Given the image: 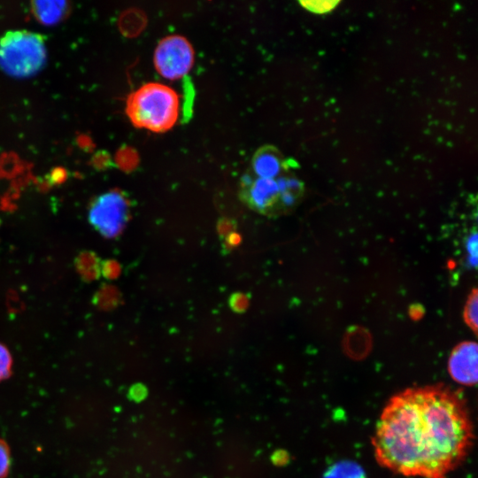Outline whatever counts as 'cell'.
I'll use <instances>...</instances> for the list:
<instances>
[{"instance_id": "9c48e42d", "label": "cell", "mask_w": 478, "mask_h": 478, "mask_svg": "<svg viewBox=\"0 0 478 478\" xmlns=\"http://www.w3.org/2000/svg\"><path fill=\"white\" fill-rule=\"evenodd\" d=\"M32 11L36 19L45 25L58 22L67 12L66 1H34Z\"/></svg>"}, {"instance_id": "ac0fdd59", "label": "cell", "mask_w": 478, "mask_h": 478, "mask_svg": "<svg viewBox=\"0 0 478 478\" xmlns=\"http://www.w3.org/2000/svg\"><path fill=\"white\" fill-rule=\"evenodd\" d=\"M241 242L240 235L235 231L229 234L223 239V251L225 253H228L232 249L236 247Z\"/></svg>"}, {"instance_id": "30bf717a", "label": "cell", "mask_w": 478, "mask_h": 478, "mask_svg": "<svg viewBox=\"0 0 478 478\" xmlns=\"http://www.w3.org/2000/svg\"><path fill=\"white\" fill-rule=\"evenodd\" d=\"M323 478H366L363 468L354 461L343 460L331 466Z\"/></svg>"}, {"instance_id": "d6986e66", "label": "cell", "mask_w": 478, "mask_h": 478, "mask_svg": "<svg viewBox=\"0 0 478 478\" xmlns=\"http://www.w3.org/2000/svg\"><path fill=\"white\" fill-rule=\"evenodd\" d=\"M146 395V388L141 383L133 385L129 389V397L135 401H142Z\"/></svg>"}, {"instance_id": "3957f363", "label": "cell", "mask_w": 478, "mask_h": 478, "mask_svg": "<svg viewBox=\"0 0 478 478\" xmlns=\"http://www.w3.org/2000/svg\"><path fill=\"white\" fill-rule=\"evenodd\" d=\"M47 58L45 38L28 30H12L0 38V68L12 77H29Z\"/></svg>"}, {"instance_id": "5b68a950", "label": "cell", "mask_w": 478, "mask_h": 478, "mask_svg": "<svg viewBox=\"0 0 478 478\" xmlns=\"http://www.w3.org/2000/svg\"><path fill=\"white\" fill-rule=\"evenodd\" d=\"M194 63V50L189 41L170 35L160 41L154 53L157 71L171 80L185 76Z\"/></svg>"}, {"instance_id": "e0dca14e", "label": "cell", "mask_w": 478, "mask_h": 478, "mask_svg": "<svg viewBox=\"0 0 478 478\" xmlns=\"http://www.w3.org/2000/svg\"><path fill=\"white\" fill-rule=\"evenodd\" d=\"M10 466L9 449L4 442L0 440V478H3L8 472Z\"/></svg>"}, {"instance_id": "52a82bcc", "label": "cell", "mask_w": 478, "mask_h": 478, "mask_svg": "<svg viewBox=\"0 0 478 478\" xmlns=\"http://www.w3.org/2000/svg\"><path fill=\"white\" fill-rule=\"evenodd\" d=\"M478 347L476 343L466 341L459 343L451 351L448 371L456 382L473 386L477 382Z\"/></svg>"}, {"instance_id": "44dd1931", "label": "cell", "mask_w": 478, "mask_h": 478, "mask_svg": "<svg viewBox=\"0 0 478 478\" xmlns=\"http://www.w3.org/2000/svg\"><path fill=\"white\" fill-rule=\"evenodd\" d=\"M423 313V307L420 305H414L410 308V315L413 320H418L421 318Z\"/></svg>"}, {"instance_id": "8fae6325", "label": "cell", "mask_w": 478, "mask_h": 478, "mask_svg": "<svg viewBox=\"0 0 478 478\" xmlns=\"http://www.w3.org/2000/svg\"><path fill=\"white\" fill-rule=\"evenodd\" d=\"M464 320L474 333L476 334L478 328V295L476 289L472 290L466 302L464 308Z\"/></svg>"}, {"instance_id": "7a4b0ae2", "label": "cell", "mask_w": 478, "mask_h": 478, "mask_svg": "<svg viewBox=\"0 0 478 478\" xmlns=\"http://www.w3.org/2000/svg\"><path fill=\"white\" fill-rule=\"evenodd\" d=\"M179 110L178 94L158 82L146 83L131 93L126 107L135 127L157 133L167 131L175 124Z\"/></svg>"}, {"instance_id": "6da1fadb", "label": "cell", "mask_w": 478, "mask_h": 478, "mask_svg": "<svg viewBox=\"0 0 478 478\" xmlns=\"http://www.w3.org/2000/svg\"><path fill=\"white\" fill-rule=\"evenodd\" d=\"M473 424L464 398L443 385L406 389L383 408L372 439L377 462L420 478H446L468 454Z\"/></svg>"}, {"instance_id": "277c9868", "label": "cell", "mask_w": 478, "mask_h": 478, "mask_svg": "<svg viewBox=\"0 0 478 478\" xmlns=\"http://www.w3.org/2000/svg\"><path fill=\"white\" fill-rule=\"evenodd\" d=\"M129 201L118 190L97 197L90 206L91 225L104 236L114 237L121 233L129 218Z\"/></svg>"}, {"instance_id": "ffe728a7", "label": "cell", "mask_w": 478, "mask_h": 478, "mask_svg": "<svg viewBox=\"0 0 478 478\" xmlns=\"http://www.w3.org/2000/svg\"><path fill=\"white\" fill-rule=\"evenodd\" d=\"M120 268L115 262H107L104 265V273L108 278H114L118 275Z\"/></svg>"}, {"instance_id": "8992f818", "label": "cell", "mask_w": 478, "mask_h": 478, "mask_svg": "<svg viewBox=\"0 0 478 478\" xmlns=\"http://www.w3.org/2000/svg\"><path fill=\"white\" fill-rule=\"evenodd\" d=\"M239 195L246 205L258 213L274 216L284 212L281 191L276 179L247 173L242 179Z\"/></svg>"}, {"instance_id": "ba28073f", "label": "cell", "mask_w": 478, "mask_h": 478, "mask_svg": "<svg viewBox=\"0 0 478 478\" xmlns=\"http://www.w3.org/2000/svg\"><path fill=\"white\" fill-rule=\"evenodd\" d=\"M286 162L281 159L279 151L272 146L259 148L251 160V173L259 178L276 179Z\"/></svg>"}, {"instance_id": "2e32d148", "label": "cell", "mask_w": 478, "mask_h": 478, "mask_svg": "<svg viewBox=\"0 0 478 478\" xmlns=\"http://www.w3.org/2000/svg\"><path fill=\"white\" fill-rule=\"evenodd\" d=\"M236 222L234 220L223 218L217 223V231L222 240L232 232H235Z\"/></svg>"}, {"instance_id": "7c38bea8", "label": "cell", "mask_w": 478, "mask_h": 478, "mask_svg": "<svg viewBox=\"0 0 478 478\" xmlns=\"http://www.w3.org/2000/svg\"><path fill=\"white\" fill-rule=\"evenodd\" d=\"M300 5L306 11L315 14H326L332 12L339 4L340 1L335 0H315V1H300Z\"/></svg>"}, {"instance_id": "4fadbf2b", "label": "cell", "mask_w": 478, "mask_h": 478, "mask_svg": "<svg viewBox=\"0 0 478 478\" xmlns=\"http://www.w3.org/2000/svg\"><path fill=\"white\" fill-rule=\"evenodd\" d=\"M250 296L242 292L233 293L228 299L231 310L237 313L244 312L249 306Z\"/></svg>"}, {"instance_id": "5bb4252c", "label": "cell", "mask_w": 478, "mask_h": 478, "mask_svg": "<svg viewBox=\"0 0 478 478\" xmlns=\"http://www.w3.org/2000/svg\"><path fill=\"white\" fill-rule=\"evenodd\" d=\"M466 251H467V260L471 266L476 267L477 265V234L476 232L472 233L466 243Z\"/></svg>"}, {"instance_id": "9a60e30c", "label": "cell", "mask_w": 478, "mask_h": 478, "mask_svg": "<svg viewBox=\"0 0 478 478\" xmlns=\"http://www.w3.org/2000/svg\"><path fill=\"white\" fill-rule=\"evenodd\" d=\"M11 365L12 358L8 350L0 344V381L9 375Z\"/></svg>"}]
</instances>
